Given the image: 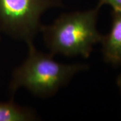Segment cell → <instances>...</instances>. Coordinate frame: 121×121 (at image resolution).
<instances>
[{
	"mask_svg": "<svg viewBox=\"0 0 121 121\" xmlns=\"http://www.w3.org/2000/svg\"><path fill=\"white\" fill-rule=\"evenodd\" d=\"M28 55L14 69L9 83V91L14 94L24 88L39 98L54 95L79 73L89 67L83 63H63L54 59L52 54L39 51L33 42L27 43Z\"/></svg>",
	"mask_w": 121,
	"mask_h": 121,
	"instance_id": "obj_1",
	"label": "cell"
},
{
	"mask_svg": "<svg viewBox=\"0 0 121 121\" xmlns=\"http://www.w3.org/2000/svg\"><path fill=\"white\" fill-rule=\"evenodd\" d=\"M100 8L61 14L54 22L43 25L44 43L52 55L88 58L102 36L97 28Z\"/></svg>",
	"mask_w": 121,
	"mask_h": 121,
	"instance_id": "obj_2",
	"label": "cell"
},
{
	"mask_svg": "<svg viewBox=\"0 0 121 121\" xmlns=\"http://www.w3.org/2000/svg\"><path fill=\"white\" fill-rule=\"evenodd\" d=\"M62 2L63 0H0V32L26 44L33 42L40 32L43 13L60 7Z\"/></svg>",
	"mask_w": 121,
	"mask_h": 121,
	"instance_id": "obj_3",
	"label": "cell"
},
{
	"mask_svg": "<svg viewBox=\"0 0 121 121\" xmlns=\"http://www.w3.org/2000/svg\"><path fill=\"white\" fill-rule=\"evenodd\" d=\"M112 25L110 32L102 36V52L104 60L114 66L121 65V12H112Z\"/></svg>",
	"mask_w": 121,
	"mask_h": 121,
	"instance_id": "obj_4",
	"label": "cell"
},
{
	"mask_svg": "<svg viewBox=\"0 0 121 121\" xmlns=\"http://www.w3.org/2000/svg\"><path fill=\"white\" fill-rule=\"evenodd\" d=\"M38 120L36 113L13 100L0 102V121H33Z\"/></svg>",
	"mask_w": 121,
	"mask_h": 121,
	"instance_id": "obj_5",
	"label": "cell"
},
{
	"mask_svg": "<svg viewBox=\"0 0 121 121\" xmlns=\"http://www.w3.org/2000/svg\"><path fill=\"white\" fill-rule=\"evenodd\" d=\"M104 5H110L112 10L121 12V0H98V6L101 8Z\"/></svg>",
	"mask_w": 121,
	"mask_h": 121,
	"instance_id": "obj_6",
	"label": "cell"
},
{
	"mask_svg": "<svg viewBox=\"0 0 121 121\" xmlns=\"http://www.w3.org/2000/svg\"><path fill=\"white\" fill-rule=\"evenodd\" d=\"M117 86H118V88H119V90H120V91H121V73H120V75H118V78H117Z\"/></svg>",
	"mask_w": 121,
	"mask_h": 121,
	"instance_id": "obj_7",
	"label": "cell"
}]
</instances>
